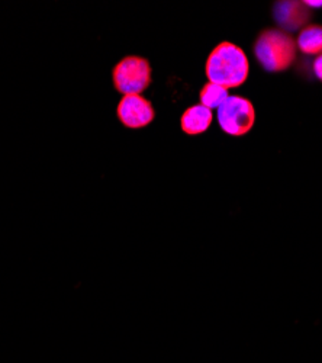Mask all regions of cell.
<instances>
[{"label":"cell","instance_id":"cell-11","mask_svg":"<svg viewBox=\"0 0 322 363\" xmlns=\"http://www.w3.org/2000/svg\"><path fill=\"white\" fill-rule=\"evenodd\" d=\"M305 5L309 9H321L322 8V0H306Z\"/></svg>","mask_w":322,"mask_h":363},{"label":"cell","instance_id":"cell-3","mask_svg":"<svg viewBox=\"0 0 322 363\" xmlns=\"http://www.w3.org/2000/svg\"><path fill=\"white\" fill-rule=\"evenodd\" d=\"M115 89L124 96L141 95L151 84V66L147 58L128 55L112 70Z\"/></svg>","mask_w":322,"mask_h":363},{"label":"cell","instance_id":"cell-5","mask_svg":"<svg viewBox=\"0 0 322 363\" xmlns=\"http://www.w3.org/2000/svg\"><path fill=\"white\" fill-rule=\"evenodd\" d=\"M116 113H118L121 124L131 130L150 125L156 116L151 102L141 95L124 96L116 108Z\"/></svg>","mask_w":322,"mask_h":363},{"label":"cell","instance_id":"cell-7","mask_svg":"<svg viewBox=\"0 0 322 363\" xmlns=\"http://www.w3.org/2000/svg\"><path fill=\"white\" fill-rule=\"evenodd\" d=\"M212 111L199 104L188 108L183 112L180 118V127L182 131L188 135H200L205 131H208L212 124Z\"/></svg>","mask_w":322,"mask_h":363},{"label":"cell","instance_id":"cell-2","mask_svg":"<svg viewBox=\"0 0 322 363\" xmlns=\"http://www.w3.org/2000/svg\"><path fill=\"white\" fill-rule=\"evenodd\" d=\"M297 41L279 28L261 31L254 43V54L260 66L269 73L287 70L297 60Z\"/></svg>","mask_w":322,"mask_h":363},{"label":"cell","instance_id":"cell-8","mask_svg":"<svg viewBox=\"0 0 322 363\" xmlns=\"http://www.w3.org/2000/svg\"><path fill=\"white\" fill-rule=\"evenodd\" d=\"M297 47L306 55L322 54V25H308L301 29Z\"/></svg>","mask_w":322,"mask_h":363},{"label":"cell","instance_id":"cell-10","mask_svg":"<svg viewBox=\"0 0 322 363\" xmlns=\"http://www.w3.org/2000/svg\"><path fill=\"white\" fill-rule=\"evenodd\" d=\"M312 70H314V74L315 77L322 82V54L316 55L315 60H314V65H312Z\"/></svg>","mask_w":322,"mask_h":363},{"label":"cell","instance_id":"cell-4","mask_svg":"<svg viewBox=\"0 0 322 363\" xmlns=\"http://www.w3.org/2000/svg\"><path fill=\"white\" fill-rule=\"evenodd\" d=\"M218 124L221 130L232 137L248 134L255 123L254 105L243 96H228L218 108Z\"/></svg>","mask_w":322,"mask_h":363},{"label":"cell","instance_id":"cell-9","mask_svg":"<svg viewBox=\"0 0 322 363\" xmlns=\"http://www.w3.org/2000/svg\"><path fill=\"white\" fill-rule=\"evenodd\" d=\"M228 90L218 86V84H214V83H207L199 94V98H200V105L207 106L208 109H218L226 99H228Z\"/></svg>","mask_w":322,"mask_h":363},{"label":"cell","instance_id":"cell-1","mask_svg":"<svg viewBox=\"0 0 322 363\" xmlns=\"http://www.w3.org/2000/svg\"><path fill=\"white\" fill-rule=\"evenodd\" d=\"M250 72V63L246 52L232 43L218 44L207 60L205 73L209 83L224 89H236L246 83Z\"/></svg>","mask_w":322,"mask_h":363},{"label":"cell","instance_id":"cell-6","mask_svg":"<svg viewBox=\"0 0 322 363\" xmlns=\"http://www.w3.org/2000/svg\"><path fill=\"white\" fill-rule=\"evenodd\" d=\"M312 18L311 9L305 2L298 0H280L273 6V19L284 33H295L308 26Z\"/></svg>","mask_w":322,"mask_h":363}]
</instances>
